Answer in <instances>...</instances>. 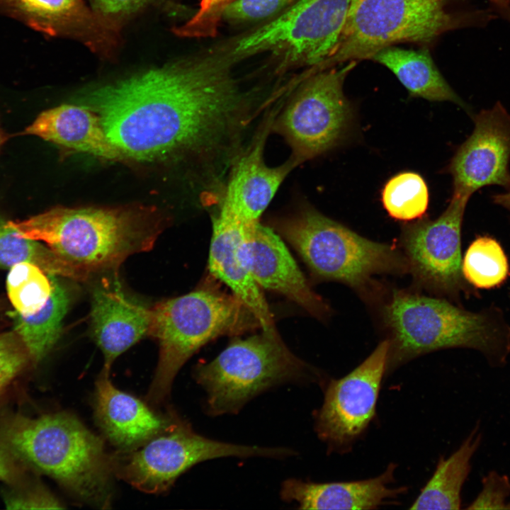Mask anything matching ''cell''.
I'll return each instance as SVG.
<instances>
[{
	"mask_svg": "<svg viewBox=\"0 0 510 510\" xmlns=\"http://www.w3.org/2000/svg\"><path fill=\"white\" fill-rule=\"evenodd\" d=\"M235 64L222 46L97 87L83 106L98 115L122 158L193 162L219 197L264 107Z\"/></svg>",
	"mask_w": 510,
	"mask_h": 510,
	"instance_id": "obj_1",
	"label": "cell"
},
{
	"mask_svg": "<svg viewBox=\"0 0 510 510\" xmlns=\"http://www.w3.org/2000/svg\"><path fill=\"white\" fill-rule=\"evenodd\" d=\"M8 224L23 237L45 242L79 280L151 249L164 227L156 210L136 206H56Z\"/></svg>",
	"mask_w": 510,
	"mask_h": 510,
	"instance_id": "obj_2",
	"label": "cell"
},
{
	"mask_svg": "<svg viewBox=\"0 0 510 510\" xmlns=\"http://www.w3.org/2000/svg\"><path fill=\"white\" fill-rule=\"evenodd\" d=\"M0 446L26 469L52 478L79 499L110 505L113 455L74 414H6L0 416Z\"/></svg>",
	"mask_w": 510,
	"mask_h": 510,
	"instance_id": "obj_3",
	"label": "cell"
},
{
	"mask_svg": "<svg viewBox=\"0 0 510 510\" xmlns=\"http://www.w3.org/2000/svg\"><path fill=\"white\" fill-rule=\"evenodd\" d=\"M382 314L390 334L385 374L440 349H476L492 364L504 363L510 351V329L493 309L472 312L446 300L395 290Z\"/></svg>",
	"mask_w": 510,
	"mask_h": 510,
	"instance_id": "obj_4",
	"label": "cell"
},
{
	"mask_svg": "<svg viewBox=\"0 0 510 510\" xmlns=\"http://www.w3.org/2000/svg\"><path fill=\"white\" fill-rule=\"evenodd\" d=\"M152 312L149 335L159 346L157 366L147 395L152 404H159L169 397L181 368L208 342L222 335L261 327L237 297L208 289L161 302Z\"/></svg>",
	"mask_w": 510,
	"mask_h": 510,
	"instance_id": "obj_5",
	"label": "cell"
},
{
	"mask_svg": "<svg viewBox=\"0 0 510 510\" xmlns=\"http://www.w3.org/2000/svg\"><path fill=\"white\" fill-rule=\"evenodd\" d=\"M194 378L205 391L212 416L237 414L251 399L287 383H321L319 372L295 356L275 327L232 342L215 358L198 365Z\"/></svg>",
	"mask_w": 510,
	"mask_h": 510,
	"instance_id": "obj_6",
	"label": "cell"
},
{
	"mask_svg": "<svg viewBox=\"0 0 510 510\" xmlns=\"http://www.w3.org/2000/svg\"><path fill=\"white\" fill-rule=\"evenodd\" d=\"M275 227L324 280L363 290L374 276L409 271L405 256L394 245L363 237L310 205L276 221Z\"/></svg>",
	"mask_w": 510,
	"mask_h": 510,
	"instance_id": "obj_7",
	"label": "cell"
},
{
	"mask_svg": "<svg viewBox=\"0 0 510 510\" xmlns=\"http://www.w3.org/2000/svg\"><path fill=\"white\" fill-rule=\"evenodd\" d=\"M460 23L443 0H352L334 52L310 70L370 60L399 42H429Z\"/></svg>",
	"mask_w": 510,
	"mask_h": 510,
	"instance_id": "obj_8",
	"label": "cell"
},
{
	"mask_svg": "<svg viewBox=\"0 0 510 510\" xmlns=\"http://www.w3.org/2000/svg\"><path fill=\"white\" fill-rule=\"evenodd\" d=\"M352 0H298L277 17L226 45L237 63L264 52L276 71L314 68L334 52Z\"/></svg>",
	"mask_w": 510,
	"mask_h": 510,
	"instance_id": "obj_9",
	"label": "cell"
},
{
	"mask_svg": "<svg viewBox=\"0 0 510 510\" xmlns=\"http://www.w3.org/2000/svg\"><path fill=\"white\" fill-rule=\"evenodd\" d=\"M295 454L287 448L212 440L174 416L163 431L140 446L113 455V463L114 475L142 492L156 494L167 490L183 472L203 461L223 457L283 458Z\"/></svg>",
	"mask_w": 510,
	"mask_h": 510,
	"instance_id": "obj_10",
	"label": "cell"
},
{
	"mask_svg": "<svg viewBox=\"0 0 510 510\" xmlns=\"http://www.w3.org/2000/svg\"><path fill=\"white\" fill-rule=\"evenodd\" d=\"M357 62L306 74L280 108L271 131L282 136L299 165L332 149L344 139L352 108L343 91L346 76Z\"/></svg>",
	"mask_w": 510,
	"mask_h": 510,
	"instance_id": "obj_11",
	"label": "cell"
},
{
	"mask_svg": "<svg viewBox=\"0 0 510 510\" xmlns=\"http://www.w3.org/2000/svg\"><path fill=\"white\" fill-rule=\"evenodd\" d=\"M389 347L388 339L382 341L351 372L327 385L314 428L330 451L350 449L374 417Z\"/></svg>",
	"mask_w": 510,
	"mask_h": 510,
	"instance_id": "obj_12",
	"label": "cell"
},
{
	"mask_svg": "<svg viewBox=\"0 0 510 510\" xmlns=\"http://www.w3.org/2000/svg\"><path fill=\"white\" fill-rule=\"evenodd\" d=\"M468 200L452 195L438 218L416 220L402 228L401 243L409 271L426 289L453 297L466 290L461 271V228Z\"/></svg>",
	"mask_w": 510,
	"mask_h": 510,
	"instance_id": "obj_13",
	"label": "cell"
},
{
	"mask_svg": "<svg viewBox=\"0 0 510 510\" xmlns=\"http://www.w3.org/2000/svg\"><path fill=\"white\" fill-rule=\"evenodd\" d=\"M474 129L448 167L453 195L470 198L491 185L510 187V115L500 102L473 118Z\"/></svg>",
	"mask_w": 510,
	"mask_h": 510,
	"instance_id": "obj_14",
	"label": "cell"
},
{
	"mask_svg": "<svg viewBox=\"0 0 510 510\" xmlns=\"http://www.w3.org/2000/svg\"><path fill=\"white\" fill-rule=\"evenodd\" d=\"M279 108L265 114L254 135L232 164L218 205V208L244 225L259 222L285 177L298 166L291 158L273 167L264 161V147Z\"/></svg>",
	"mask_w": 510,
	"mask_h": 510,
	"instance_id": "obj_15",
	"label": "cell"
},
{
	"mask_svg": "<svg viewBox=\"0 0 510 510\" xmlns=\"http://www.w3.org/2000/svg\"><path fill=\"white\" fill-rule=\"evenodd\" d=\"M242 253L259 287L279 293L315 317L323 319L329 310L310 287L280 236L259 222L244 225Z\"/></svg>",
	"mask_w": 510,
	"mask_h": 510,
	"instance_id": "obj_16",
	"label": "cell"
},
{
	"mask_svg": "<svg viewBox=\"0 0 510 510\" xmlns=\"http://www.w3.org/2000/svg\"><path fill=\"white\" fill-rule=\"evenodd\" d=\"M91 300V335L103 354L102 370L110 373L118 356L149 335L152 309L128 294L114 275L97 282Z\"/></svg>",
	"mask_w": 510,
	"mask_h": 510,
	"instance_id": "obj_17",
	"label": "cell"
},
{
	"mask_svg": "<svg viewBox=\"0 0 510 510\" xmlns=\"http://www.w3.org/2000/svg\"><path fill=\"white\" fill-rule=\"evenodd\" d=\"M0 5L40 32L73 38L101 55L118 44V32L82 0H0Z\"/></svg>",
	"mask_w": 510,
	"mask_h": 510,
	"instance_id": "obj_18",
	"label": "cell"
},
{
	"mask_svg": "<svg viewBox=\"0 0 510 510\" xmlns=\"http://www.w3.org/2000/svg\"><path fill=\"white\" fill-rule=\"evenodd\" d=\"M109 373L101 370L96 381L95 419L119 451L131 450L163 431L174 416L162 417L140 399L117 388Z\"/></svg>",
	"mask_w": 510,
	"mask_h": 510,
	"instance_id": "obj_19",
	"label": "cell"
},
{
	"mask_svg": "<svg viewBox=\"0 0 510 510\" xmlns=\"http://www.w3.org/2000/svg\"><path fill=\"white\" fill-rule=\"evenodd\" d=\"M397 465L390 464L380 475L368 480L315 483L288 479L282 483L281 499L295 502L301 509H375L391 504L407 490L392 487Z\"/></svg>",
	"mask_w": 510,
	"mask_h": 510,
	"instance_id": "obj_20",
	"label": "cell"
},
{
	"mask_svg": "<svg viewBox=\"0 0 510 510\" xmlns=\"http://www.w3.org/2000/svg\"><path fill=\"white\" fill-rule=\"evenodd\" d=\"M244 224L218 209L212 220L208 266L251 311L261 329L274 328L272 314L242 253Z\"/></svg>",
	"mask_w": 510,
	"mask_h": 510,
	"instance_id": "obj_21",
	"label": "cell"
},
{
	"mask_svg": "<svg viewBox=\"0 0 510 510\" xmlns=\"http://www.w3.org/2000/svg\"><path fill=\"white\" fill-rule=\"evenodd\" d=\"M22 134L76 152L111 160L122 158L108 140L98 115L83 105L62 104L46 110Z\"/></svg>",
	"mask_w": 510,
	"mask_h": 510,
	"instance_id": "obj_22",
	"label": "cell"
},
{
	"mask_svg": "<svg viewBox=\"0 0 510 510\" xmlns=\"http://www.w3.org/2000/svg\"><path fill=\"white\" fill-rule=\"evenodd\" d=\"M370 60L389 69L412 96L431 101H450L468 110L441 75L428 50L392 45L379 50Z\"/></svg>",
	"mask_w": 510,
	"mask_h": 510,
	"instance_id": "obj_23",
	"label": "cell"
},
{
	"mask_svg": "<svg viewBox=\"0 0 510 510\" xmlns=\"http://www.w3.org/2000/svg\"><path fill=\"white\" fill-rule=\"evenodd\" d=\"M480 434L474 429L459 448L448 458H441L431 478L410 509H459L461 489L470 470V461L477 449Z\"/></svg>",
	"mask_w": 510,
	"mask_h": 510,
	"instance_id": "obj_24",
	"label": "cell"
},
{
	"mask_svg": "<svg viewBox=\"0 0 510 510\" xmlns=\"http://www.w3.org/2000/svg\"><path fill=\"white\" fill-rule=\"evenodd\" d=\"M51 275L52 292L45 305L35 313L23 316L16 310L10 312L14 331L23 342L32 361L37 364L51 351L62 331L70 295L68 290Z\"/></svg>",
	"mask_w": 510,
	"mask_h": 510,
	"instance_id": "obj_25",
	"label": "cell"
},
{
	"mask_svg": "<svg viewBox=\"0 0 510 510\" xmlns=\"http://www.w3.org/2000/svg\"><path fill=\"white\" fill-rule=\"evenodd\" d=\"M464 279L477 289L499 287L510 275L505 252L495 239L477 237L468 246L461 264Z\"/></svg>",
	"mask_w": 510,
	"mask_h": 510,
	"instance_id": "obj_26",
	"label": "cell"
},
{
	"mask_svg": "<svg viewBox=\"0 0 510 510\" xmlns=\"http://www.w3.org/2000/svg\"><path fill=\"white\" fill-rule=\"evenodd\" d=\"M21 262L33 264L48 274L74 279L69 266L50 247L18 235L0 218V268Z\"/></svg>",
	"mask_w": 510,
	"mask_h": 510,
	"instance_id": "obj_27",
	"label": "cell"
},
{
	"mask_svg": "<svg viewBox=\"0 0 510 510\" xmlns=\"http://www.w3.org/2000/svg\"><path fill=\"white\" fill-rule=\"evenodd\" d=\"M381 200L392 218L404 222L418 220L429 206L428 186L420 174L403 171L387 181L382 190Z\"/></svg>",
	"mask_w": 510,
	"mask_h": 510,
	"instance_id": "obj_28",
	"label": "cell"
},
{
	"mask_svg": "<svg viewBox=\"0 0 510 510\" xmlns=\"http://www.w3.org/2000/svg\"><path fill=\"white\" fill-rule=\"evenodd\" d=\"M6 279L9 300L23 316L31 315L47 302L52 292L50 274L28 262L13 265Z\"/></svg>",
	"mask_w": 510,
	"mask_h": 510,
	"instance_id": "obj_29",
	"label": "cell"
},
{
	"mask_svg": "<svg viewBox=\"0 0 510 510\" xmlns=\"http://www.w3.org/2000/svg\"><path fill=\"white\" fill-rule=\"evenodd\" d=\"M3 492V500L8 509H56L63 505L43 484L27 480L7 484Z\"/></svg>",
	"mask_w": 510,
	"mask_h": 510,
	"instance_id": "obj_30",
	"label": "cell"
},
{
	"mask_svg": "<svg viewBox=\"0 0 510 510\" xmlns=\"http://www.w3.org/2000/svg\"><path fill=\"white\" fill-rule=\"evenodd\" d=\"M298 0H236L224 10L222 21L240 25L271 21Z\"/></svg>",
	"mask_w": 510,
	"mask_h": 510,
	"instance_id": "obj_31",
	"label": "cell"
},
{
	"mask_svg": "<svg viewBox=\"0 0 510 510\" xmlns=\"http://www.w3.org/2000/svg\"><path fill=\"white\" fill-rule=\"evenodd\" d=\"M32 363L29 353L17 333L0 334V395Z\"/></svg>",
	"mask_w": 510,
	"mask_h": 510,
	"instance_id": "obj_32",
	"label": "cell"
},
{
	"mask_svg": "<svg viewBox=\"0 0 510 510\" xmlns=\"http://www.w3.org/2000/svg\"><path fill=\"white\" fill-rule=\"evenodd\" d=\"M234 1L202 0L198 11L186 23L174 28V33L186 38L215 35L224 10Z\"/></svg>",
	"mask_w": 510,
	"mask_h": 510,
	"instance_id": "obj_33",
	"label": "cell"
},
{
	"mask_svg": "<svg viewBox=\"0 0 510 510\" xmlns=\"http://www.w3.org/2000/svg\"><path fill=\"white\" fill-rule=\"evenodd\" d=\"M483 488L468 509H510L506 502L510 495V482L495 472L489 473L482 481Z\"/></svg>",
	"mask_w": 510,
	"mask_h": 510,
	"instance_id": "obj_34",
	"label": "cell"
},
{
	"mask_svg": "<svg viewBox=\"0 0 510 510\" xmlns=\"http://www.w3.org/2000/svg\"><path fill=\"white\" fill-rule=\"evenodd\" d=\"M152 0H90L92 10L108 26L119 30L130 17Z\"/></svg>",
	"mask_w": 510,
	"mask_h": 510,
	"instance_id": "obj_35",
	"label": "cell"
},
{
	"mask_svg": "<svg viewBox=\"0 0 510 510\" xmlns=\"http://www.w3.org/2000/svg\"><path fill=\"white\" fill-rule=\"evenodd\" d=\"M26 469L0 446V480L6 484L17 483L26 478Z\"/></svg>",
	"mask_w": 510,
	"mask_h": 510,
	"instance_id": "obj_36",
	"label": "cell"
},
{
	"mask_svg": "<svg viewBox=\"0 0 510 510\" xmlns=\"http://www.w3.org/2000/svg\"><path fill=\"white\" fill-rule=\"evenodd\" d=\"M492 200L495 204L502 206L510 212V187L504 193L493 195Z\"/></svg>",
	"mask_w": 510,
	"mask_h": 510,
	"instance_id": "obj_37",
	"label": "cell"
},
{
	"mask_svg": "<svg viewBox=\"0 0 510 510\" xmlns=\"http://www.w3.org/2000/svg\"><path fill=\"white\" fill-rule=\"evenodd\" d=\"M499 11L510 21V3L509 0H489Z\"/></svg>",
	"mask_w": 510,
	"mask_h": 510,
	"instance_id": "obj_38",
	"label": "cell"
},
{
	"mask_svg": "<svg viewBox=\"0 0 510 510\" xmlns=\"http://www.w3.org/2000/svg\"><path fill=\"white\" fill-rule=\"evenodd\" d=\"M6 136L0 128V148L2 146V144L6 142Z\"/></svg>",
	"mask_w": 510,
	"mask_h": 510,
	"instance_id": "obj_39",
	"label": "cell"
}]
</instances>
